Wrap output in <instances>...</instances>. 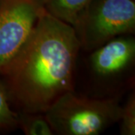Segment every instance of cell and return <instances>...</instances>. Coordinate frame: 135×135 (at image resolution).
<instances>
[{"instance_id":"obj_3","label":"cell","mask_w":135,"mask_h":135,"mask_svg":"<svg viewBox=\"0 0 135 135\" xmlns=\"http://www.w3.org/2000/svg\"><path fill=\"white\" fill-rule=\"evenodd\" d=\"M120 98L65 93L44 113L55 134L98 135L119 121Z\"/></svg>"},{"instance_id":"obj_8","label":"cell","mask_w":135,"mask_h":135,"mask_svg":"<svg viewBox=\"0 0 135 135\" xmlns=\"http://www.w3.org/2000/svg\"><path fill=\"white\" fill-rule=\"evenodd\" d=\"M18 128V114L10 105L4 87L0 82V134Z\"/></svg>"},{"instance_id":"obj_2","label":"cell","mask_w":135,"mask_h":135,"mask_svg":"<svg viewBox=\"0 0 135 135\" xmlns=\"http://www.w3.org/2000/svg\"><path fill=\"white\" fill-rule=\"evenodd\" d=\"M81 51V50H80ZM79 53L74 91L96 98H122L134 89V35H123L98 48Z\"/></svg>"},{"instance_id":"obj_1","label":"cell","mask_w":135,"mask_h":135,"mask_svg":"<svg viewBox=\"0 0 135 135\" xmlns=\"http://www.w3.org/2000/svg\"><path fill=\"white\" fill-rule=\"evenodd\" d=\"M80 44L72 26L44 9L28 43L0 75L11 108L44 113L74 91Z\"/></svg>"},{"instance_id":"obj_6","label":"cell","mask_w":135,"mask_h":135,"mask_svg":"<svg viewBox=\"0 0 135 135\" xmlns=\"http://www.w3.org/2000/svg\"><path fill=\"white\" fill-rule=\"evenodd\" d=\"M44 9L54 17L74 26L78 16L92 0H41Z\"/></svg>"},{"instance_id":"obj_9","label":"cell","mask_w":135,"mask_h":135,"mask_svg":"<svg viewBox=\"0 0 135 135\" xmlns=\"http://www.w3.org/2000/svg\"><path fill=\"white\" fill-rule=\"evenodd\" d=\"M120 134H135V92L131 90L126 103L122 106V112L119 121Z\"/></svg>"},{"instance_id":"obj_4","label":"cell","mask_w":135,"mask_h":135,"mask_svg":"<svg viewBox=\"0 0 135 135\" xmlns=\"http://www.w3.org/2000/svg\"><path fill=\"white\" fill-rule=\"evenodd\" d=\"M73 28L83 52L98 48L118 36L134 35V0H92Z\"/></svg>"},{"instance_id":"obj_7","label":"cell","mask_w":135,"mask_h":135,"mask_svg":"<svg viewBox=\"0 0 135 135\" xmlns=\"http://www.w3.org/2000/svg\"><path fill=\"white\" fill-rule=\"evenodd\" d=\"M17 114H18V128L23 131L25 134H55L44 113H17Z\"/></svg>"},{"instance_id":"obj_5","label":"cell","mask_w":135,"mask_h":135,"mask_svg":"<svg viewBox=\"0 0 135 135\" xmlns=\"http://www.w3.org/2000/svg\"><path fill=\"white\" fill-rule=\"evenodd\" d=\"M44 10L41 0H0V75L28 43Z\"/></svg>"}]
</instances>
